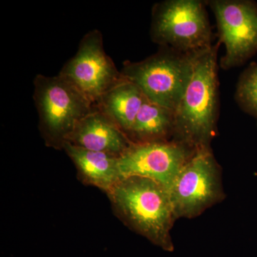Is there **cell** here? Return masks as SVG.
I'll list each match as a JSON object with an SVG mask.
<instances>
[{
  "label": "cell",
  "mask_w": 257,
  "mask_h": 257,
  "mask_svg": "<svg viewBox=\"0 0 257 257\" xmlns=\"http://www.w3.org/2000/svg\"><path fill=\"white\" fill-rule=\"evenodd\" d=\"M63 150L73 162L83 183L107 194L121 178L118 157L109 154L85 150L65 143Z\"/></svg>",
  "instance_id": "8fae6325"
},
{
  "label": "cell",
  "mask_w": 257,
  "mask_h": 257,
  "mask_svg": "<svg viewBox=\"0 0 257 257\" xmlns=\"http://www.w3.org/2000/svg\"><path fill=\"white\" fill-rule=\"evenodd\" d=\"M220 45L218 41L198 56L188 87L175 111L173 140L193 149L211 147L217 135Z\"/></svg>",
  "instance_id": "7a4b0ae2"
},
{
  "label": "cell",
  "mask_w": 257,
  "mask_h": 257,
  "mask_svg": "<svg viewBox=\"0 0 257 257\" xmlns=\"http://www.w3.org/2000/svg\"><path fill=\"white\" fill-rule=\"evenodd\" d=\"M196 150L173 140L133 143L118 157L120 175L151 179L169 191Z\"/></svg>",
  "instance_id": "9c48e42d"
},
{
  "label": "cell",
  "mask_w": 257,
  "mask_h": 257,
  "mask_svg": "<svg viewBox=\"0 0 257 257\" xmlns=\"http://www.w3.org/2000/svg\"><path fill=\"white\" fill-rule=\"evenodd\" d=\"M206 5L199 0H166L154 5L152 41L184 53L210 48L212 32Z\"/></svg>",
  "instance_id": "5b68a950"
},
{
  "label": "cell",
  "mask_w": 257,
  "mask_h": 257,
  "mask_svg": "<svg viewBox=\"0 0 257 257\" xmlns=\"http://www.w3.org/2000/svg\"><path fill=\"white\" fill-rule=\"evenodd\" d=\"M82 93L94 106L123 77L106 55L101 32L93 30L82 37L75 55L58 74Z\"/></svg>",
  "instance_id": "52a82bcc"
},
{
  "label": "cell",
  "mask_w": 257,
  "mask_h": 257,
  "mask_svg": "<svg viewBox=\"0 0 257 257\" xmlns=\"http://www.w3.org/2000/svg\"><path fill=\"white\" fill-rule=\"evenodd\" d=\"M201 52L184 53L160 47L158 52L145 60L126 61L120 72L123 78L141 89L149 101L175 112L188 87Z\"/></svg>",
  "instance_id": "3957f363"
},
{
  "label": "cell",
  "mask_w": 257,
  "mask_h": 257,
  "mask_svg": "<svg viewBox=\"0 0 257 257\" xmlns=\"http://www.w3.org/2000/svg\"><path fill=\"white\" fill-rule=\"evenodd\" d=\"M66 143L116 157L122 155L133 144L119 126L96 106L77 124Z\"/></svg>",
  "instance_id": "30bf717a"
},
{
  "label": "cell",
  "mask_w": 257,
  "mask_h": 257,
  "mask_svg": "<svg viewBox=\"0 0 257 257\" xmlns=\"http://www.w3.org/2000/svg\"><path fill=\"white\" fill-rule=\"evenodd\" d=\"M217 23L219 42L224 44L220 67H239L257 53V3L249 0L207 2Z\"/></svg>",
  "instance_id": "ba28073f"
},
{
  "label": "cell",
  "mask_w": 257,
  "mask_h": 257,
  "mask_svg": "<svg viewBox=\"0 0 257 257\" xmlns=\"http://www.w3.org/2000/svg\"><path fill=\"white\" fill-rule=\"evenodd\" d=\"M145 99L136 84L123 78L101 96L95 106L128 138Z\"/></svg>",
  "instance_id": "7c38bea8"
},
{
  "label": "cell",
  "mask_w": 257,
  "mask_h": 257,
  "mask_svg": "<svg viewBox=\"0 0 257 257\" xmlns=\"http://www.w3.org/2000/svg\"><path fill=\"white\" fill-rule=\"evenodd\" d=\"M235 99L240 108L252 116L257 124V63L252 62L240 76Z\"/></svg>",
  "instance_id": "5bb4252c"
},
{
  "label": "cell",
  "mask_w": 257,
  "mask_h": 257,
  "mask_svg": "<svg viewBox=\"0 0 257 257\" xmlns=\"http://www.w3.org/2000/svg\"><path fill=\"white\" fill-rule=\"evenodd\" d=\"M175 112L145 99L128 138L133 143L173 140Z\"/></svg>",
  "instance_id": "4fadbf2b"
},
{
  "label": "cell",
  "mask_w": 257,
  "mask_h": 257,
  "mask_svg": "<svg viewBox=\"0 0 257 257\" xmlns=\"http://www.w3.org/2000/svg\"><path fill=\"white\" fill-rule=\"evenodd\" d=\"M106 194L115 214L128 227L162 249L174 251L171 231L177 219L165 187L131 176L120 179Z\"/></svg>",
  "instance_id": "6da1fadb"
},
{
  "label": "cell",
  "mask_w": 257,
  "mask_h": 257,
  "mask_svg": "<svg viewBox=\"0 0 257 257\" xmlns=\"http://www.w3.org/2000/svg\"><path fill=\"white\" fill-rule=\"evenodd\" d=\"M176 219H193L226 197L221 169L211 147L198 148L169 189Z\"/></svg>",
  "instance_id": "8992f818"
},
{
  "label": "cell",
  "mask_w": 257,
  "mask_h": 257,
  "mask_svg": "<svg viewBox=\"0 0 257 257\" xmlns=\"http://www.w3.org/2000/svg\"><path fill=\"white\" fill-rule=\"evenodd\" d=\"M33 99L39 115V128L47 147L63 150L77 124L95 106L60 75L37 74Z\"/></svg>",
  "instance_id": "277c9868"
}]
</instances>
